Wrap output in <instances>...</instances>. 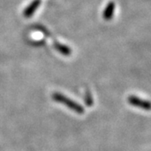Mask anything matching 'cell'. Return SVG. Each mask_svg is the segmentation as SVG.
Returning a JSON list of instances; mask_svg holds the SVG:
<instances>
[{"label":"cell","mask_w":151,"mask_h":151,"mask_svg":"<svg viewBox=\"0 0 151 151\" xmlns=\"http://www.w3.org/2000/svg\"><path fill=\"white\" fill-rule=\"evenodd\" d=\"M53 98H54L55 101L59 102V103H63L66 106H68L69 108H71L72 110H74L75 112H77V113H83V108H81V106L77 103L72 102L71 100H70L69 98H67L65 96L60 94V93H55L53 95Z\"/></svg>","instance_id":"obj_1"},{"label":"cell","mask_w":151,"mask_h":151,"mask_svg":"<svg viewBox=\"0 0 151 151\" xmlns=\"http://www.w3.org/2000/svg\"><path fill=\"white\" fill-rule=\"evenodd\" d=\"M40 4H41V0H34L32 3L24 9V13H23L24 16L25 18H30L31 16H33L35 12L37 10L38 8L40 7Z\"/></svg>","instance_id":"obj_2"},{"label":"cell","mask_w":151,"mask_h":151,"mask_svg":"<svg viewBox=\"0 0 151 151\" xmlns=\"http://www.w3.org/2000/svg\"><path fill=\"white\" fill-rule=\"evenodd\" d=\"M114 11H115V3L111 1L107 4L103 10V18L105 20H110L111 19H113Z\"/></svg>","instance_id":"obj_3"},{"label":"cell","mask_w":151,"mask_h":151,"mask_svg":"<svg viewBox=\"0 0 151 151\" xmlns=\"http://www.w3.org/2000/svg\"><path fill=\"white\" fill-rule=\"evenodd\" d=\"M54 46L56 50H58L60 53L63 55H65V56H68L70 55V53H71V49L70 47H68L67 45H63V44H60L57 41H55L54 42Z\"/></svg>","instance_id":"obj_4"},{"label":"cell","mask_w":151,"mask_h":151,"mask_svg":"<svg viewBox=\"0 0 151 151\" xmlns=\"http://www.w3.org/2000/svg\"><path fill=\"white\" fill-rule=\"evenodd\" d=\"M129 102L131 104L134 105V106H139V107L145 108V109H149V108H150V103H148V102L143 101V100H141V99L138 98V97H134V96L129 97Z\"/></svg>","instance_id":"obj_5"}]
</instances>
